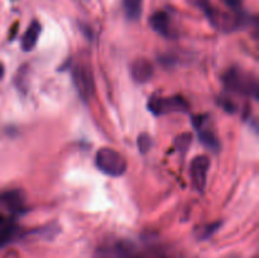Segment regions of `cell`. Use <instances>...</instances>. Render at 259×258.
<instances>
[{
    "instance_id": "14",
    "label": "cell",
    "mask_w": 259,
    "mask_h": 258,
    "mask_svg": "<svg viewBox=\"0 0 259 258\" xmlns=\"http://www.w3.org/2000/svg\"><path fill=\"white\" fill-rule=\"evenodd\" d=\"M191 142L192 134L189 133V132H185V133H181L180 136L176 137V139H175V147H176L179 153L185 154L187 152V149H189Z\"/></svg>"
},
{
    "instance_id": "10",
    "label": "cell",
    "mask_w": 259,
    "mask_h": 258,
    "mask_svg": "<svg viewBox=\"0 0 259 258\" xmlns=\"http://www.w3.org/2000/svg\"><path fill=\"white\" fill-rule=\"evenodd\" d=\"M40 33H42V25H40V23L37 22V20H33L22 37L23 50L32 51L33 48H34V46L38 43Z\"/></svg>"
},
{
    "instance_id": "6",
    "label": "cell",
    "mask_w": 259,
    "mask_h": 258,
    "mask_svg": "<svg viewBox=\"0 0 259 258\" xmlns=\"http://www.w3.org/2000/svg\"><path fill=\"white\" fill-rule=\"evenodd\" d=\"M95 258H137V255L131 242H115L99 247L95 252Z\"/></svg>"
},
{
    "instance_id": "19",
    "label": "cell",
    "mask_w": 259,
    "mask_h": 258,
    "mask_svg": "<svg viewBox=\"0 0 259 258\" xmlns=\"http://www.w3.org/2000/svg\"><path fill=\"white\" fill-rule=\"evenodd\" d=\"M158 258H168V257H164V255H162V257H158Z\"/></svg>"
},
{
    "instance_id": "3",
    "label": "cell",
    "mask_w": 259,
    "mask_h": 258,
    "mask_svg": "<svg viewBox=\"0 0 259 258\" xmlns=\"http://www.w3.org/2000/svg\"><path fill=\"white\" fill-rule=\"evenodd\" d=\"M223 81H224L228 90L234 91V93L245 94V95L253 94L255 98L258 96L257 82H255L254 80L248 78L247 76L242 75L238 70L232 68V70L228 71L224 75V77H223Z\"/></svg>"
},
{
    "instance_id": "11",
    "label": "cell",
    "mask_w": 259,
    "mask_h": 258,
    "mask_svg": "<svg viewBox=\"0 0 259 258\" xmlns=\"http://www.w3.org/2000/svg\"><path fill=\"white\" fill-rule=\"evenodd\" d=\"M197 131H199L200 142H201V143L204 144L206 148L211 149V151H214V152L219 151L220 149L219 139H218L217 134H215L211 129L205 128V125H204V126H201L200 129H197Z\"/></svg>"
},
{
    "instance_id": "7",
    "label": "cell",
    "mask_w": 259,
    "mask_h": 258,
    "mask_svg": "<svg viewBox=\"0 0 259 258\" xmlns=\"http://www.w3.org/2000/svg\"><path fill=\"white\" fill-rule=\"evenodd\" d=\"M154 72L153 65L146 58H137L131 66L132 78L137 83H146L152 78Z\"/></svg>"
},
{
    "instance_id": "18",
    "label": "cell",
    "mask_w": 259,
    "mask_h": 258,
    "mask_svg": "<svg viewBox=\"0 0 259 258\" xmlns=\"http://www.w3.org/2000/svg\"><path fill=\"white\" fill-rule=\"evenodd\" d=\"M4 73H5L4 65H3V63L0 62V81H2V80H3V77H4Z\"/></svg>"
},
{
    "instance_id": "8",
    "label": "cell",
    "mask_w": 259,
    "mask_h": 258,
    "mask_svg": "<svg viewBox=\"0 0 259 258\" xmlns=\"http://www.w3.org/2000/svg\"><path fill=\"white\" fill-rule=\"evenodd\" d=\"M0 202L14 214H20L24 210V196L18 190L3 192L0 195Z\"/></svg>"
},
{
    "instance_id": "16",
    "label": "cell",
    "mask_w": 259,
    "mask_h": 258,
    "mask_svg": "<svg viewBox=\"0 0 259 258\" xmlns=\"http://www.w3.org/2000/svg\"><path fill=\"white\" fill-rule=\"evenodd\" d=\"M137 144H138V148L141 151V153H147L149 152L152 147V138L149 137V134L147 133H141L137 138Z\"/></svg>"
},
{
    "instance_id": "15",
    "label": "cell",
    "mask_w": 259,
    "mask_h": 258,
    "mask_svg": "<svg viewBox=\"0 0 259 258\" xmlns=\"http://www.w3.org/2000/svg\"><path fill=\"white\" fill-rule=\"evenodd\" d=\"M220 225H222L220 224V222L209 223V224H206L204 228H201V229L197 232V238H199L200 240L209 239V238L211 237V235L214 234L218 229H219Z\"/></svg>"
},
{
    "instance_id": "1",
    "label": "cell",
    "mask_w": 259,
    "mask_h": 258,
    "mask_svg": "<svg viewBox=\"0 0 259 258\" xmlns=\"http://www.w3.org/2000/svg\"><path fill=\"white\" fill-rule=\"evenodd\" d=\"M95 164L103 174L118 177L126 172L128 163L119 152L113 148L99 149L95 156Z\"/></svg>"
},
{
    "instance_id": "17",
    "label": "cell",
    "mask_w": 259,
    "mask_h": 258,
    "mask_svg": "<svg viewBox=\"0 0 259 258\" xmlns=\"http://www.w3.org/2000/svg\"><path fill=\"white\" fill-rule=\"evenodd\" d=\"M227 7L232 8V9H239L240 5H242L243 0H222Z\"/></svg>"
},
{
    "instance_id": "5",
    "label": "cell",
    "mask_w": 259,
    "mask_h": 258,
    "mask_svg": "<svg viewBox=\"0 0 259 258\" xmlns=\"http://www.w3.org/2000/svg\"><path fill=\"white\" fill-rule=\"evenodd\" d=\"M210 168V159L207 156H197L190 164L192 185L197 192H204L207 184V172Z\"/></svg>"
},
{
    "instance_id": "9",
    "label": "cell",
    "mask_w": 259,
    "mask_h": 258,
    "mask_svg": "<svg viewBox=\"0 0 259 258\" xmlns=\"http://www.w3.org/2000/svg\"><path fill=\"white\" fill-rule=\"evenodd\" d=\"M151 27L154 32L163 37H169L171 34V18L166 12H156L149 19Z\"/></svg>"
},
{
    "instance_id": "13",
    "label": "cell",
    "mask_w": 259,
    "mask_h": 258,
    "mask_svg": "<svg viewBox=\"0 0 259 258\" xmlns=\"http://www.w3.org/2000/svg\"><path fill=\"white\" fill-rule=\"evenodd\" d=\"M124 12L129 20H138L143 10V0H123Z\"/></svg>"
},
{
    "instance_id": "12",
    "label": "cell",
    "mask_w": 259,
    "mask_h": 258,
    "mask_svg": "<svg viewBox=\"0 0 259 258\" xmlns=\"http://www.w3.org/2000/svg\"><path fill=\"white\" fill-rule=\"evenodd\" d=\"M19 234V228L12 222H7L2 228H0V247L9 244L13 240L17 239Z\"/></svg>"
},
{
    "instance_id": "2",
    "label": "cell",
    "mask_w": 259,
    "mask_h": 258,
    "mask_svg": "<svg viewBox=\"0 0 259 258\" xmlns=\"http://www.w3.org/2000/svg\"><path fill=\"white\" fill-rule=\"evenodd\" d=\"M148 109L154 115H164L176 111H186L189 109V104L181 96H168V98L157 96L149 100Z\"/></svg>"
},
{
    "instance_id": "4",
    "label": "cell",
    "mask_w": 259,
    "mask_h": 258,
    "mask_svg": "<svg viewBox=\"0 0 259 258\" xmlns=\"http://www.w3.org/2000/svg\"><path fill=\"white\" fill-rule=\"evenodd\" d=\"M72 81L77 90L78 95L83 100H89L93 96L95 83H94V76L90 68L85 65H77L72 70Z\"/></svg>"
}]
</instances>
